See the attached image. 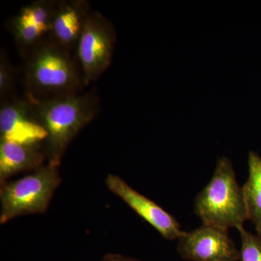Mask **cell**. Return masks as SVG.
Wrapping results in <instances>:
<instances>
[{
  "mask_svg": "<svg viewBox=\"0 0 261 261\" xmlns=\"http://www.w3.org/2000/svg\"><path fill=\"white\" fill-rule=\"evenodd\" d=\"M1 140L27 145H42L47 133L38 120L27 97L2 101L0 107Z\"/></svg>",
  "mask_w": 261,
  "mask_h": 261,
  "instance_id": "52a82bcc",
  "label": "cell"
},
{
  "mask_svg": "<svg viewBox=\"0 0 261 261\" xmlns=\"http://www.w3.org/2000/svg\"><path fill=\"white\" fill-rule=\"evenodd\" d=\"M116 38L112 22L99 12L92 11L75 50L86 85L97 81L109 68Z\"/></svg>",
  "mask_w": 261,
  "mask_h": 261,
  "instance_id": "5b68a950",
  "label": "cell"
},
{
  "mask_svg": "<svg viewBox=\"0 0 261 261\" xmlns=\"http://www.w3.org/2000/svg\"><path fill=\"white\" fill-rule=\"evenodd\" d=\"M47 163L0 188V224L27 215L44 214L61 183L59 170Z\"/></svg>",
  "mask_w": 261,
  "mask_h": 261,
  "instance_id": "277c9868",
  "label": "cell"
},
{
  "mask_svg": "<svg viewBox=\"0 0 261 261\" xmlns=\"http://www.w3.org/2000/svg\"><path fill=\"white\" fill-rule=\"evenodd\" d=\"M238 230L241 240L240 260L261 261V237L247 231L244 226Z\"/></svg>",
  "mask_w": 261,
  "mask_h": 261,
  "instance_id": "4fadbf2b",
  "label": "cell"
},
{
  "mask_svg": "<svg viewBox=\"0 0 261 261\" xmlns=\"http://www.w3.org/2000/svg\"><path fill=\"white\" fill-rule=\"evenodd\" d=\"M25 97L32 103L38 120L47 132L44 150L47 163L59 167L62 158L72 141L99 112L97 90L93 88L88 92L48 99Z\"/></svg>",
  "mask_w": 261,
  "mask_h": 261,
  "instance_id": "6da1fadb",
  "label": "cell"
},
{
  "mask_svg": "<svg viewBox=\"0 0 261 261\" xmlns=\"http://www.w3.org/2000/svg\"><path fill=\"white\" fill-rule=\"evenodd\" d=\"M248 177L243 189L247 220L251 221L257 234L261 237V157L255 151L248 153Z\"/></svg>",
  "mask_w": 261,
  "mask_h": 261,
  "instance_id": "7c38bea8",
  "label": "cell"
},
{
  "mask_svg": "<svg viewBox=\"0 0 261 261\" xmlns=\"http://www.w3.org/2000/svg\"><path fill=\"white\" fill-rule=\"evenodd\" d=\"M16 72L4 51L0 55V97L3 100L13 98Z\"/></svg>",
  "mask_w": 261,
  "mask_h": 261,
  "instance_id": "5bb4252c",
  "label": "cell"
},
{
  "mask_svg": "<svg viewBox=\"0 0 261 261\" xmlns=\"http://www.w3.org/2000/svg\"><path fill=\"white\" fill-rule=\"evenodd\" d=\"M58 0H36L20 8L10 21L9 29L23 57L49 37Z\"/></svg>",
  "mask_w": 261,
  "mask_h": 261,
  "instance_id": "9c48e42d",
  "label": "cell"
},
{
  "mask_svg": "<svg viewBox=\"0 0 261 261\" xmlns=\"http://www.w3.org/2000/svg\"><path fill=\"white\" fill-rule=\"evenodd\" d=\"M195 214L202 224L228 231L243 226L247 213L243 189L231 160L219 158L210 181L195 197Z\"/></svg>",
  "mask_w": 261,
  "mask_h": 261,
  "instance_id": "3957f363",
  "label": "cell"
},
{
  "mask_svg": "<svg viewBox=\"0 0 261 261\" xmlns=\"http://www.w3.org/2000/svg\"><path fill=\"white\" fill-rule=\"evenodd\" d=\"M23 58L27 97L43 99L79 93L87 86L75 56L49 37Z\"/></svg>",
  "mask_w": 261,
  "mask_h": 261,
  "instance_id": "7a4b0ae2",
  "label": "cell"
},
{
  "mask_svg": "<svg viewBox=\"0 0 261 261\" xmlns=\"http://www.w3.org/2000/svg\"><path fill=\"white\" fill-rule=\"evenodd\" d=\"M87 0H58L49 38L70 53L75 47L89 14Z\"/></svg>",
  "mask_w": 261,
  "mask_h": 261,
  "instance_id": "30bf717a",
  "label": "cell"
},
{
  "mask_svg": "<svg viewBox=\"0 0 261 261\" xmlns=\"http://www.w3.org/2000/svg\"><path fill=\"white\" fill-rule=\"evenodd\" d=\"M101 261H141L132 257L124 256L121 254L109 253L103 256Z\"/></svg>",
  "mask_w": 261,
  "mask_h": 261,
  "instance_id": "9a60e30c",
  "label": "cell"
},
{
  "mask_svg": "<svg viewBox=\"0 0 261 261\" xmlns=\"http://www.w3.org/2000/svg\"><path fill=\"white\" fill-rule=\"evenodd\" d=\"M106 186L146 222L168 240H178L185 231L174 217L154 201L132 188L119 176L110 173Z\"/></svg>",
  "mask_w": 261,
  "mask_h": 261,
  "instance_id": "ba28073f",
  "label": "cell"
},
{
  "mask_svg": "<svg viewBox=\"0 0 261 261\" xmlns=\"http://www.w3.org/2000/svg\"><path fill=\"white\" fill-rule=\"evenodd\" d=\"M47 159L42 145H27L0 140V185L20 173L34 171Z\"/></svg>",
  "mask_w": 261,
  "mask_h": 261,
  "instance_id": "8fae6325",
  "label": "cell"
},
{
  "mask_svg": "<svg viewBox=\"0 0 261 261\" xmlns=\"http://www.w3.org/2000/svg\"><path fill=\"white\" fill-rule=\"evenodd\" d=\"M177 250L187 260H240V251L228 231L207 225L185 231L178 240Z\"/></svg>",
  "mask_w": 261,
  "mask_h": 261,
  "instance_id": "8992f818",
  "label": "cell"
}]
</instances>
